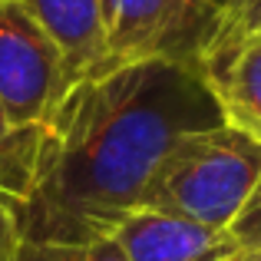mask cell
<instances>
[{
	"mask_svg": "<svg viewBox=\"0 0 261 261\" xmlns=\"http://www.w3.org/2000/svg\"><path fill=\"white\" fill-rule=\"evenodd\" d=\"M195 63L146 60L66 89L40 126L10 129L0 149V192L23 245H80L113 235L139 208L169 146L218 126Z\"/></svg>",
	"mask_w": 261,
	"mask_h": 261,
	"instance_id": "1",
	"label": "cell"
},
{
	"mask_svg": "<svg viewBox=\"0 0 261 261\" xmlns=\"http://www.w3.org/2000/svg\"><path fill=\"white\" fill-rule=\"evenodd\" d=\"M258 178L261 142L218 122L178 136L155 166L139 205L228 231Z\"/></svg>",
	"mask_w": 261,
	"mask_h": 261,
	"instance_id": "2",
	"label": "cell"
},
{
	"mask_svg": "<svg viewBox=\"0 0 261 261\" xmlns=\"http://www.w3.org/2000/svg\"><path fill=\"white\" fill-rule=\"evenodd\" d=\"M70 86L60 46L17 0H0V109L7 126H40Z\"/></svg>",
	"mask_w": 261,
	"mask_h": 261,
	"instance_id": "3",
	"label": "cell"
},
{
	"mask_svg": "<svg viewBox=\"0 0 261 261\" xmlns=\"http://www.w3.org/2000/svg\"><path fill=\"white\" fill-rule=\"evenodd\" d=\"M99 7L106 27L99 73L146 60L198 66V50L218 13V7H198L192 0H99Z\"/></svg>",
	"mask_w": 261,
	"mask_h": 261,
	"instance_id": "4",
	"label": "cell"
},
{
	"mask_svg": "<svg viewBox=\"0 0 261 261\" xmlns=\"http://www.w3.org/2000/svg\"><path fill=\"white\" fill-rule=\"evenodd\" d=\"M198 73L222 122L261 142V33H215L198 50Z\"/></svg>",
	"mask_w": 261,
	"mask_h": 261,
	"instance_id": "5",
	"label": "cell"
},
{
	"mask_svg": "<svg viewBox=\"0 0 261 261\" xmlns=\"http://www.w3.org/2000/svg\"><path fill=\"white\" fill-rule=\"evenodd\" d=\"M109 238L119 245L126 261H222L238 255L228 231L146 205L129 212Z\"/></svg>",
	"mask_w": 261,
	"mask_h": 261,
	"instance_id": "6",
	"label": "cell"
},
{
	"mask_svg": "<svg viewBox=\"0 0 261 261\" xmlns=\"http://www.w3.org/2000/svg\"><path fill=\"white\" fill-rule=\"evenodd\" d=\"M17 4L60 46L73 83L99 73L102 53H106L99 0H17Z\"/></svg>",
	"mask_w": 261,
	"mask_h": 261,
	"instance_id": "7",
	"label": "cell"
},
{
	"mask_svg": "<svg viewBox=\"0 0 261 261\" xmlns=\"http://www.w3.org/2000/svg\"><path fill=\"white\" fill-rule=\"evenodd\" d=\"M17 261H126V255L106 235L80 245H20Z\"/></svg>",
	"mask_w": 261,
	"mask_h": 261,
	"instance_id": "8",
	"label": "cell"
},
{
	"mask_svg": "<svg viewBox=\"0 0 261 261\" xmlns=\"http://www.w3.org/2000/svg\"><path fill=\"white\" fill-rule=\"evenodd\" d=\"M215 33H261V0H218V13L208 37Z\"/></svg>",
	"mask_w": 261,
	"mask_h": 261,
	"instance_id": "9",
	"label": "cell"
},
{
	"mask_svg": "<svg viewBox=\"0 0 261 261\" xmlns=\"http://www.w3.org/2000/svg\"><path fill=\"white\" fill-rule=\"evenodd\" d=\"M228 235L238 251H261V178L255 192L248 195L245 208L238 212V218L228 225Z\"/></svg>",
	"mask_w": 261,
	"mask_h": 261,
	"instance_id": "10",
	"label": "cell"
},
{
	"mask_svg": "<svg viewBox=\"0 0 261 261\" xmlns=\"http://www.w3.org/2000/svg\"><path fill=\"white\" fill-rule=\"evenodd\" d=\"M20 245H23V242H20L10 198L0 192V261H17L20 258Z\"/></svg>",
	"mask_w": 261,
	"mask_h": 261,
	"instance_id": "11",
	"label": "cell"
},
{
	"mask_svg": "<svg viewBox=\"0 0 261 261\" xmlns=\"http://www.w3.org/2000/svg\"><path fill=\"white\" fill-rule=\"evenodd\" d=\"M7 136H10V126H7V119H4V109H0V149H4Z\"/></svg>",
	"mask_w": 261,
	"mask_h": 261,
	"instance_id": "12",
	"label": "cell"
},
{
	"mask_svg": "<svg viewBox=\"0 0 261 261\" xmlns=\"http://www.w3.org/2000/svg\"><path fill=\"white\" fill-rule=\"evenodd\" d=\"M245 261H261V251H245Z\"/></svg>",
	"mask_w": 261,
	"mask_h": 261,
	"instance_id": "13",
	"label": "cell"
},
{
	"mask_svg": "<svg viewBox=\"0 0 261 261\" xmlns=\"http://www.w3.org/2000/svg\"><path fill=\"white\" fill-rule=\"evenodd\" d=\"M192 4H198V7H218V0H192Z\"/></svg>",
	"mask_w": 261,
	"mask_h": 261,
	"instance_id": "14",
	"label": "cell"
},
{
	"mask_svg": "<svg viewBox=\"0 0 261 261\" xmlns=\"http://www.w3.org/2000/svg\"><path fill=\"white\" fill-rule=\"evenodd\" d=\"M222 261H245V251H238V255H228V258H222Z\"/></svg>",
	"mask_w": 261,
	"mask_h": 261,
	"instance_id": "15",
	"label": "cell"
}]
</instances>
